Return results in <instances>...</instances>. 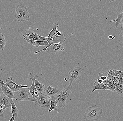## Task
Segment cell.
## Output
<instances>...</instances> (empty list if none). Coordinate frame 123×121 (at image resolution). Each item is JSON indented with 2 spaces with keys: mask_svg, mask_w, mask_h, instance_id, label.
Here are the masks:
<instances>
[{
  "mask_svg": "<svg viewBox=\"0 0 123 121\" xmlns=\"http://www.w3.org/2000/svg\"><path fill=\"white\" fill-rule=\"evenodd\" d=\"M103 107L99 103H97L89 107L83 115L86 121H98L102 117Z\"/></svg>",
  "mask_w": 123,
  "mask_h": 121,
  "instance_id": "1",
  "label": "cell"
},
{
  "mask_svg": "<svg viewBox=\"0 0 123 121\" xmlns=\"http://www.w3.org/2000/svg\"><path fill=\"white\" fill-rule=\"evenodd\" d=\"M73 88L72 84H70L69 85H64L63 88L60 93L57 94L53 96L57 97L58 98V106L61 108H63L66 104V100L69 97L70 93L71 91Z\"/></svg>",
  "mask_w": 123,
  "mask_h": 121,
  "instance_id": "2",
  "label": "cell"
},
{
  "mask_svg": "<svg viewBox=\"0 0 123 121\" xmlns=\"http://www.w3.org/2000/svg\"><path fill=\"white\" fill-rule=\"evenodd\" d=\"M14 16L18 21L20 22L28 21L30 19L27 8L23 4H19L17 5Z\"/></svg>",
  "mask_w": 123,
  "mask_h": 121,
  "instance_id": "3",
  "label": "cell"
},
{
  "mask_svg": "<svg viewBox=\"0 0 123 121\" xmlns=\"http://www.w3.org/2000/svg\"><path fill=\"white\" fill-rule=\"evenodd\" d=\"M15 99L16 100L22 101H30L34 102L35 101L33 97H29V96L31 95L30 92L29 88H22L17 91L13 92Z\"/></svg>",
  "mask_w": 123,
  "mask_h": 121,
  "instance_id": "4",
  "label": "cell"
},
{
  "mask_svg": "<svg viewBox=\"0 0 123 121\" xmlns=\"http://www.w3.org/2000/svg\"><path fill=\"white\" fill-rule=\"evenodd\" d=\"M18 32L23 36V38L33 40L41 41L37 34L31 28L27 29L24 28H20L18 30Z\"/></svg>",
  "mask_w": 123,
  "mask_h": 121,
  "instance_id": "5",
  "label": "cell"
},
{
  "mask_svg": "<svg viewBox=\"0 0 123 121\" xmlns=\"http://www.w3.org/2000/svg\"><path fill=\"white\" fill-rule=\"evenodd\" d=\"M35 103L40 108H48L50 106L49 97L45 94L39 93L35 99Z\"/></svg>",
  "mask_w": 123,
  "mask_h": 121,
  "instance_id": "6",
  "label": "cell"
},
{
  "mask_svg": "<svg viewBox=\"0 0 123 121\" xmlns=\"http://www.w3.org/2000/svg\"><path fill=\"white\" fill-rule=\"evenodd\" d=\"M13 78L11 76H9L7 79L6 80V83H4L3 81L0 80V84L4 85L9 88L13 92L17 91L20 89L22 88H27L28 85H18L14 83L13 81Z\"/></svg>",
  "mask_w": 123,
  "mask_h": 121,
  "instance_id": "7",
  "label": "cell"
},
{
  "mask_svg": "<svg viewBox=\"0 0 123 121\" xmlns=\"http://www.w3.org/2000/svg\"><path fill=\"white\" fill-rule=\"evenodd\" d=\"M83 69L80 67H75L68 73V78L69 83L72 84L76 81L80 76Z\"/></svg>",
  "mask_w": 123,
  "mask_h": 121,
  "instance_id": "8",
  "label": "cell"
},
{
  "mask_svg": "<svg viewBox=\"0 0 123 121\" xmlns=\"http://www.w3.org/2000/svg\"><path fill=\"white\" fill-rule=\"evenodd\" d=\"M37 77H38L37 75H35L31 72H30L28 74V77L30 80H32V84L31 87L29 88L30 92L32 96V97L35 101L37 96L39 93L38 91L37 90L35 85V80Z\"/></svg>",
  "mask_w": 123,
  "mask_h": 121,
  "instance_id": "9",
  "label": "cell"
},
{
  "mask_svg": "<svg viewBox=\"0 0 123 121\" xmlns=\"http://www.w3.org/2000/svg\"><path fill=\"white\" fill-rule=\"evenodd\" d=\"M66 40V37L65 36V34L64 33L62 34V35L60 37H58L56 38H53V40H51V42L46 47H45L43 49H41L40 51H36L34 52V54H38V53L41 52L42 51H43L44 52H46L47 49L51 45H52L53 44H63L64 42Z\"/></svg>",
  "mask_w": 123,
  "mask_h": 121,
  "instance_id": "10",
  "label": "cell"
},
{
  "mask_svg": "<svg viewBox=\"0 0 123 121\" xmlns=\"http://www.w3.org/2000/svg\"><path fill=\"white\" fill-rule=\"evenodd\" d=\"M65 47L63 46V44H54L52 45L47 49L48 52L51 53H55V54H57V52L60 51H64Z\"/></svg>",
  "mask_w": 123,
  "mask_h": 121,
  "instance_id": "11",
  "label": "cell"
},
{
  "mask_svg": "<svg viewBox=\"0 0 123 121\" xmlns=\"http://www.w3.org/2000/svg\"><path fill=\"white\" fill-rule=\"evenodd\" d=\"M49 97L50 101V107L48 110V112H51L52 110L57 111L58 104V100L57 97L52 96Z\"/></svg>",
  "mask_w": 123,
  "mask_h": 121,
  "instance_id": "12",
  "label": "cell"
},
{
  "mask_svg": "<svg viewBox=\"0 0 123 121\" xmlns=\"http://www.w3.org/2000/svg\"><path fill=\"white\" fill-rule=\"evenodd\" d=\"M1 91L4 94L10 98H15L13 92L9 88L4 85H1Z\"/></svg>",
  "mask_w": 123,
  "mask_h": 121,
  "instance_id": "13",
  "label": "cell"
},
{
  "mask_svg": "<svg viewBox=\"0 0 123 121\" xmlns=\"http://www.w3.org/2000/svg\"><path fill=\"white\" fill-rule=\"evenodd\" d=\"M43 92L45 94L50 97L57 94L58 93V91L56 88H53L49 85L45 90H44Z\"/></svg>",
  "mask_w": 123,
  "mask_h": 121,
  "instance_id": "14",
  "label": "cell"
},
{
  "mask_svg": "<svg viewBox=\"0 0 123 121\" xmlns=\"http://www.w3.org/2000/svg\"><path fill=\"white\" fill-rule=\"evenodd\" d=\"M12 99L10 98L4 94L1 91L0 96V104L4 106L10 105L11 106V102Z\"/></svg>",
  "mask_w": 123,
  "mask_h": 121,
  "instance_id": "15",
  "label": "cell"
},
{
  "mask_svg": "<svg viewBox=\"0 0 123 121\" xmlns=\"http://www.w3.org/2000/svg\"><path fill=\"white\" fill-rule=\"evenodd\" d=\"M24 39L25 41L27 42L28 44L34 45L37 48H38L39 46H41V45H44V46H45V47L47 46V45L44 42L41 41H35L29 40L25 38H24Z\"/></svg>",
  "mask_w": 123,
  "mask_h": 121,
  "instance_id": "16",
  "label": "cell"
},
{
  "mask_svg": "<svg viewBox=\"0 0 123 121\" xmlns=\"http://www.w3.org/2000/svg\"><path fill=\"white\" fill-rule=\"evenodd\" d=\"M35 85L37 90L40 93H42L44 91L45 85L42 84L38 82L37 79L35 80Z\"/></svg>",
  "mask_w": 123,
  "mask_h": 121,
  "instance_id": "17",
  "label": "cell"
},
{
  "mask_svg": "<svg viewBox=\"0 0 123 121\" xmlns=\"http://www.w3.org/2000/svg\"><path fill=\"white\" fill-rule=\"evenodd\" d=\"M11 109L12 114L13 115V116L15 118L18 117L19 110L16 107L15 103L13 101V99L12 101L11 102Z\"/></svg>",
  "mask_w": 123,
  "mask_h": 121,
  "instance_id": "18",
  "label": "cell"
},
{
  "mask_svg": "<svg viewBox=\"0 0 123 121\" xmlns=\"http://www.w3.org/2000/svg\"><path fill=\"white\" fill-rule=\"evenodd\" d=\"M6 43L4 34L0 32V49L1 51H3Z\"/></svg>",
  "mask_w": 123,
  "mask_h": 121,
  "instance_id": "19",
  "label": "cell"
},
{
  "mask_svg": "<svg viewBox=\"0 0 123 121\" xmlns=\"http://www.w3.org/2000/svg\"><path fill=\"white\" fill-rule=\"evenodd\" d=\"M123 12H121L120 13H119L117 15V19H115V20H113L111 21V22H114V21H116V23H115V27L116 28H117L119 26V24H120V22L121 20V19H123Z\"/></svg>",
  "mask_w": 123,
  "mask_h": 121,
  "instance_id": "20",
  "label": "cell"
},
{
  "mask_svg": "<svg viewBox=\"0 0 123 121\" xmlns=\"http://www.w3.org/2000/svg\"><path fill=\"white\" fill-rule=\"evenodd\" d=\"M37 35H38V37L40 40L44 42L47 45H48L50 43H51V40H53L52 38L48 37H42V36H40L38 34H37Z\"/></svg>",
  "mask_w": 123,
  "mask_h": 121,
  "instance_id": "21",
  "label": "cell"
},
{
  "mask_svg": "<svg viewBox=\"0 0 123 121\" xmlns=\"http://www.w3.org/2000/svg\"><path fill=\"white\" fill-rule=\"evenodd\" d=\"M108 72H104L103 73H99L98 78H100L104 82H106V80L107 77Z\"/></svg>",
  "mask_w": 123,
  "mask_h": 121,
  "instance_id": "22",
  "label": "cell"
},
{
  "mask_svg": "<svg viewBox=\"0 0 123 121\" xmlns=\"http://www.w3.org/2000/svg\"><path fill=\"white\" fill-rule=\"evenodd\" d=\"M115 90L118 94L120 95L123 92V86L122 85H119L115 86Z\"/></svg>",
  "mask_w": 123,
  "mask_h": 121,
  "instance_id": "23",
  "label": "cell"
},
{
  "mask_svg": "<svg viewBox=\"0 0 123 121\" xmlns=\"http://www.w3.org/2000/svg\"><path fill=\"white\" fill-rule=\"evenodd\" d=\"M115 72L116 78L118 79H122L123 76V72L121 71L118 70H114Z\"/></svg>",
  "mask_w": 123,
  "mask_h": 121,
  "instance_id": "24",
  "label": "cell"
},
{
  "mask_svg": "<svg viewBox=\"0 0 123 121\" xmlns=\"http://www.w3.org/2000/svg\"><path fill=\"white\" fill-rule=\"evenodd\" d=\"M107 77H111L113 80L116 78V75L114 70H109V71L108 72Z\"/></svg>",
  "mask_w": 123,
  "mask_h": 121,
  "instance_id": "25",
  "label": "cell"
},
{
  "mask_svg": "<svg viewBox=\"0 0 123 121\" xmlns=\"http://www.w3.org/2000/svg\"><path fill=\"white\" fill-rule=\"evenodd\" d=\"M112 83L114 86L119 85H122V81L121 79H118V78H115L112 82Z\"/></svg>",
  "mask_w": 123,
  "mask_h": 121,
  "instance_id": "26",
  "label": "cell"
},
{
  "mask_svg": "<svg viewBox=\"0 0 123 121\" xmlns=\"http://www.w3.org/2000/svg\"><path fill=\"white\" fill-rule=\"evenodd\" d=\"M108 90H110L112 92H114L115 91V86L112 83H108Z\"/></svg>",
  "mask_w": 123,
  "mask_h": 121,
  "instance_id": "27",
  "label": "cell"
},
{
  "mask_svg": "<svg viewBox=\"0 0 123 121\" xmlns=\"http://www.w3.org/2000/svg\"><path fill=\"white\" fill-rule=\"evenodd\" d=\"M113 80V79L111 77H107V78L106 81V82L107 83H112Z\"/></svg>",
  "mask_w": 123,
  "mask_h": 121,
  "instance_id": "28",
  "label": "cell"
},
{
  "mask_svg": "<svg viewBox=\"0 0 123 121\" xmlns=\"http://www.w3.org/2000/svg\"><path fill=\"white\" fill-rule=\"evenodd\" d=\"M120 24L121 25V31L123 30V18L121 20Z\"/></svg>",
  "mask_w": 123,
  "mask_h": 121,
  "instance_id": "29",
  "label": "cell"
},
{
  "mask_svg": "<svg viewBox=\"0 0 123 121\" xmlns=\"http://www.w3.org/2000/svg\"><path fill=\"white\" fill-rule=\"evenodd\" d=\"M108 38L110 39H112V40H113V39L115 38V37H113L112 35H110L108 36Z\"/></svg>",
  "mask_w": 123,
  "mask_h": 121,
  "instance_id": "30",
  "label": "cell"
},
{
  "mask_svg": "<svg viewBox=\"0 0 123 121\" xmlns=\"http://www.w3.org/2000/svg\"><path fill=\"white\" fill-rule=\"evenodd\" d=\"M14 119H15V118L13 116L10 119V121H14Z\"/></svg>",
  "mask_w": 123,
  "mask_h": 121,
  "instance_id": "31",
  "label": "cell"
},
{
  "mask_svg": "<svg viewBox=\"0 0 123 121\" xmlns=\"http://www.w3.org/2000/svg\"><path fill=\"white\" fill-rule=\"evenodd\" d=\"M121 81H122V85L123 86V76L122 77V79H121Z\"/></svg>",
  "mask_w": 123,
  "mask_h": 121,
  "instance_id": "32",
  "label": "cell"
},
{
  "mask_svg": "<svg viewBox=\"0 0 123 121\" xmlns=\"http://www.w3.org/2000/svg\"><path fill=\"white\" fill-rule=\"evenodd\" d=\"M3 114H1V113L0 112V116L2 117H3Z\"/></svg>",
  "mask_w": 123,
  "mask_h": 121,
  "instance_id": "33",
  "label": "cell"
},
{
  "mask_svg": "<svg viewBox=\"0 0 123 121\" xmlns=\"http://www.w3.org/2000/svg\"><path fill=\"white\" fill-rule=\"evenodd\" d=\"M110 2H111L112 1H115V0H108Z\"/></svg>",
  "mask_w": 123,
  "mask_h": 121,
  "instance_id": "34",
  "label": "cell"
},
{
  "mask_svg": "<svg viewBox=\"0 0 123 121\" xmlns=\"http://www.w3.org/2000/svg\"><path fill=\"white\" fill-rule=\"evenodd\" d=\"M1 84H0V91H1Z\"/></svg>",
  "mask_w": 123,
  "mask_h": 121,
  "instance_id": "35",
  "label": "cell"
},
{
  "mask_svg": "<svg viewBox=\"0 0 123 121\" xmlns=\"http://www.w3.org/2000/svg\"><path fill=\"white\" fill-rule=\"evenodd\" d=\"M122 36H123V30H122Z\"/></svg>",
  "mask_w": 123,
  "mask_h": 121,
  "instance_id": "36",
  "label": "cell"
},
{
  "mask_svg": "<svg viewBox=\"0 0 123 121\" xmlns=\"http://www.w3.org/2000/svg\"><path fill=\"white\" fill-rule=\"evenodd\" d=\"M1 91H0V94H1Z\"/></svg>",
  "mask_w": 123,
  "mask_h": 121,
  "instance_id": "37",
  "label": "cell"
},
{
  "mask_svg": "<svg viewBox=\"0 0 123 121\" xmlns=\"http://www.w3.org/2000/svg\"><path fill=\"white\" fill-rule=\"evenodd\" d=\"M101 0H100V1H101Z\"/></svg>",
  "mask_w": 123,
  "mask_h": 121,
  "instance_id": "38",
  "label": "cell"
}]
</instances>
